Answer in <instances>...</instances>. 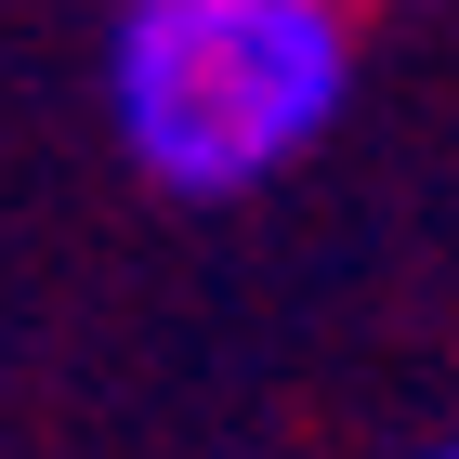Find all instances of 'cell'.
Instances as JSON below:
<instances>
[{
    "label": "cell",
    "instance_id": "6da1fadb",
    "mask_svg": "<svg viewBox=\"0 0 459 459\" xmlns=\"http://www.w3.org/2000/svg\"><path fill=\"white\" fill-rule=\"evenodd\" d=\"M354 13L342 0H118L106 132L171 197H249L342 132Z\"/></svg>",
    "mask_w": 459,
    "mask_h": 459
},
{
    "label": "cell",
    "instance_id": "7a4b0ae2",
    "mask_svg": "<svg viewBox=\"0 0 459 459\" xmlns=\"http://www.w3.org/2000/svg\"><path fill=\"white\" fill-rule=\"evenodd\" d=\"M420 459H459V433H446V446H420Z\"/></svg>",
    "mask_w": 459,
    "mask_h": 459
}]
</instances>
